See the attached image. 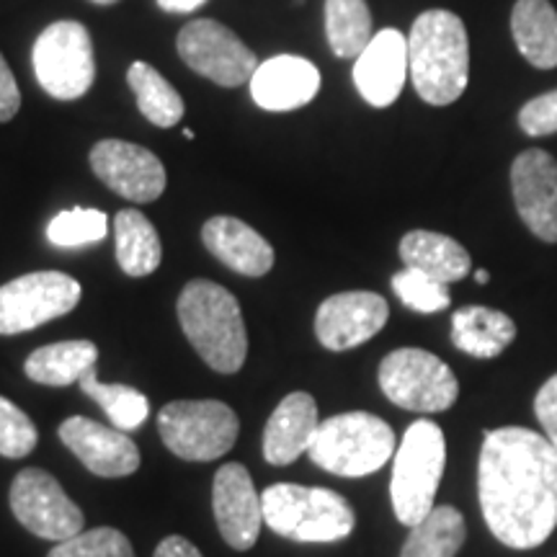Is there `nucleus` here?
Instances as JSON below:
<instances>
[{
  "label": "nucleus",
  "instance_id": "22",
  "mask_svg": "<svg viewBox=\"0 0 557 557\" xmlns=\"http://www.w3.org/2000/svg\"><path fill=\"white\" fill-rule=\"evenodd\" d=\"M517 338V323L506 312L468 305L451 315V344L475 359H496Z\"/></svg>",
  "mask_w": 557,
  "mask_h": 557
},
{
  "label": "nucleus",
  "instance_id": "34",
  "mask_svg": "<svg viewBox=\"0 0 557 557\" xmlns=\"http://www.w3.org/2000/svg\"><path fill=\"white\" fill-rule=\"evenodd\" d=\"M39 442V431L16 403L0 395V457L21 459L32 455Z\"/></svg>",
  "mask_w": 557,
  "mask_h": 557
},
{
  "label": "nucleus",
  "instance_id": "12",
  "mask_svg": "<svg viewBox=\"0 0 557 557\" xmlns=\"http://www.w3.org/2000/svg\"><path fill=\"white\" fill-rule=\"evenodd\" d=\"M176 47L181 60L194 73L205 75V78L225 88H238L243 83H250L259 70V58L243 45L238 34L212 18H197L186 24L178 34Z\"/></svg>",
  "mask_w": 557,
  "mask_h": 557
},
{
  "label": "nucleus",
  "instance_id": "35",
  "mask_svg": "<svg viewBox=\"0 0 557 557\" xmlns=\"http://www.w3.org/2000/svg\"><path fill=\"white\" fill-rule=\"evenodd\" d=\"M519 127L529 137H545L557 132V90L534 96L519 111Z\"/></svg>",
  "mask_w": 557,
  "mask_h": 557
},
{
  "label": "nucleus",
  "instance_id": "29",
  "mask_svg": "<svg viewBox=\"0 0 557 557\" xmlns=\"http://www.w3.org/2000/svg\"><path fill=\"white\" fill-rule=\"evenodd\" d=\"M325 37L338 60H357L374 37L367 0H325Z\"/></svg>",
  "mask_w": 557,
  "mask_h": 557
},
{
  "label": "nucleus",
  "instance_id": "2",
  "mask_svg": "<svg viewBox=\"0 0 557 557\" xmlns=\"http://www.w3.org/2000/svg\"><path fill=\"white\" fill-rule=\"evenodd\" d=\"M408 67L416 94L431 107H449L470 81V41L462 18L431 9L408 34Z\"/></svg>",
  "mask_w": 557,
  "mask_h": 557
},
{
  "label": "nucleus",
  "instance_id": "36",
  "mask_svg": "<svg viewBox=\"0 0 557 557\" xmlns=\"http://www.w3.org/2000/svg\"><path fill=\"white\" fill-rule=\"evenodd\" d=\"M534 413H537L540 426L545 429L547 442L557 451V374L540 387L537 398H534Z\"/></svg>",
  "mask_w": 557,
  "mask_h": 557
},
{
  "label": "nucleus",
  "instance_id": "39",
  "mask_svg": "<svg viewBox=\"0 0 557 557\" xmlns=\"http://www.w3.org/2000/svg\"><path fill=\"white\" fill-rule=\"evenodd\" d=\"M205 3L207 0H158V5L165 13H194Z\"/></svg>",
  "mask_w": 557,
  "mask_h": 557
},
{
  "label": "nucleus",
  "instance_id": "24",
  "mask_svg": "<svg viewBox=\"0 0 557 557\" xmlns=\"http://www.w3.org/2000/svg\"><path fill=\"white\" fill-rule=\"evenodd\" d=\"M99 361V348L94 341H60L41 346L29 354L24 372L37 385L67 387L81 382Z\"/></svg>",
  "mask_w": 557,
  "mask_h": 557
},
{
  "label": "nucleus",
  "instance_id": "7",
  "mask_svg": "<svg viewBox=\"0 0 557 557\" xmlns=\"http://www.w3.org/2000/svg\"><path fill=\"white\" fill-rule=\"evenodd\" d=\"M158 434L178 459L212 462L235 447L240 421L222 400H176L158 413Z\"/></svg>",
  "mask_w": 557,
  "mask_h": 557
},
{
  "label": "nucleus",
  "instance_id": "30",
  "mask_svg": "<svg viewBox=\"0 0 557 557\" xmlns=\"http://www.w3.org/2000/svg\"><path fill=\"white\" fill-rule=\"evenodd\" d=\"M78 385L90 400L99 403L109 421L114 423V429L120 431H135L143 426L150 413V400L139 389L129 385H107L96 377V369H90Z\"/></svg>",
  "mask_w": 557,
  "mask_h": 557
},
{
  "label": "nucleus",
  "instance_id": "8",
  "mask_svg": "<svg viewBox=\"0 0 557 557\" xmlns=\"http://www.w3.org/2000/svg\"><path fill=\"white\" fill-rule=\"evenodd\" d=\"M380 387L389 403L416 413H442L457 403L455 372L423 348H395L380 364Z\"/></svg>",
  "mask_w": 557,
  "mask_h": 557
},
{
  "label": "nucleus",
  "instance_id": "41",
  "mask_svg": "<svg viewBox=\"0 0 557 557\" xmlns=\"http://www.w3.org/2000/svg\"><path fill=\"white\" fill-rule=\"evenodd\" d=\"M90 3H96V5H114V3H120V0H90Z\"/></svg>",
  "mask_w": 557,
  "mask_h": 557
},
{
  "label": "nucleus",
  "instance_id": "9",
  "mask_svg": "<svg viewBox=\"0 0 557 557\" xmlns=\"http://www.w3.org/2000/svg\"><path fill=\"white\" fill-rule=\"evenodd\" d=\"M34 75L39 86L58 101L86 96L96 78V60L90 34L78 21H58L34 41Z\"/></svg>",
  "mask_w": 557,
  "mask_h": 557
},
{
  "label": "nucleus",
  "instance_id": "25",
  "mask_svg": "<svg viewBox=\"0 0 557 557\" xmlns=\"http://www.w3.org/2000/svg\"><path fill=\"white\" fill-rule=\"evenodd\" d=\"M511 34L529 65L557 67V11L549 0H519L511 11Z\"/></svg>",
  "mask_w": 557,
  "mask_h": 557
},
{
  "label": "nucleus",
  "instance_id": "21",
  "mask_svg": "<svg viewBox=\"0 0 557 557\" xmlns=\"http://www.w3.org/2000/svg\"><path fill=\"white\" fill-rule=\"evenodd\" d=\"M201 240L214 259L243 276H267L274 267L271 243L238 218L220 214V218L207 220L201 227Z\"/></svg>",
  "mask_w": 557,
  "mask_h": 557
},
{
  "label": "nucleus",
  "instance_id": "3",
  "mask_svg": "<svg viewBox=\"0 0 557 557\" xmlns=\"http://www.w3.org/2000/svg\"><path fill=\"white\" fill-rule=\"evenodd\" d=\"M178 320L194 351L220 374L240 372L248 357V333L240 302L225 287L194 278L178 297Z\"/></svg>",
  "mask_w": 557,
  "mask_h": 557
},
{
  "label": "nucleus",
  "instance_id": "11",
  "mask_svg": "<svg viewBox=\"0 0 557 557\" xmlns=\"http://www.w3.org/2000/svg\"><path fill=\"white\" fill-rule=\"evenodd\" d=\"M11 511L18 524L29 529L34 537L65 542L83 532L86 517L81 506L62 491V485L47 470L26 468L13 478Z\"/></svg>",
  "mask_w": 557,
  "mask_h": 557
},
{
  "label": "nucleus",
  "instance_id": "13",
  "mask_svg": "<svg viewBox=\"0 0 557 557\" xmlns=\"http://www.w3.org/2000/svg\"><path fill=\"white\" fill-rule=\"evenodd\" d=\"M90 169L111 191L135 205H148L165 191L163 163L143 145L101 139L90 150Z\"/></svg>",
  "mask_w": 557,
  "mask_h": 557
},
{
  "label": "nucleus",
  "instance_id": "6",
  "mask_svg": "<svg viewBox=\"0 0 557 557\" xmlns=\"http://www.w3.org/2000/svg\"><path fill=\"white\" fill-rule=\"evenodd\" d=\"M447 465L444 431L429 418L410 423L395 451L389 498L400 524L416 527L434 508V498Z\"/></svg>",
  "mask_w": 557,
  "mask_h": 557
},
{
  "label": "nucleus",
  "instance_id": "20",
  "mask_svg": "<svg viewBox=\"0 0 557 557\" xmlns=\"http://www.w3.org/2000/svg\"><path fill=\"white\" fill-rule=\"evenodd\" d=\"M318 403L308 393H289L271 413L263 431V457L269 465H292L308 455L318 434Z\"/></svg>",
  "mask_w": 557,
  "mask_h": 557
},
{
  "label": "nucleus",
  "instance_id": "42",
  "mask_svg": "<svg viewBox=\"0 0 557 557\" xmlns=\"http://www.w3.org/2000/svg\"><path fill=\"white\" fill-rule=\"evenodd\" d=\"M295 3H305V0H295Z\"/></svg>",
  "mask_w": 557,
  "mask_h": 557
},
{
  "label": "nucleus",
  "instance_id": "15",
  "mask_svg": "<svg viewBox=\"0 0 557 557\" xmlns=\"http://www.w3.org/2000/svg\"><path fill=\"white\" fill-rule=\"evenodd\" d=\"M389 308L377 292H341L325 299L315 315V336L329 351H348L385 329Z\"/></svg>",
  "mask_w": 557,
  "mask_h": 557
},
{
  "label": "nucleus",
  "instance_id": "37",
  "mask_svg": "<svg viewBox=\"0 0 557 557\" xmlns=\"http://www.w3.org/2000/svg\"><path fill=\"white\" fill-rule=\"evenodd\" d=\"M21 109V90L13 78L9 62L0 54V124L11 122Z\"/></svg>",
  "mask_w": 557,
  "mask_h": 557
},
{
  "label": "nucleus",
  "instance_id": "23",
  "mask_svg": "<svg viewBox=\"0 0 557 557\" xmlns=\"http://www.w3.org/2000/svg\"><path fill=\"white\" fill-rule=\"evenodd\" d=\"M400 259L408 269L423 271L442 284L462 282L472 271L468 250L449 235L431 230H410L400 240Z\"/></svg>",
  "mask_w": 557,
  "mask_h": 557
},
{
  "label": "nucleus",
  "instance_id": "38",
  "mask_svg": "<svg viewBox=\"0 0 557 557\" xmlns=\"http://www.w3.org/2000/svg\"><path fill=\"white\" fill-rule=\"evenodd\" d=\"M152 557H205L199 553L197 547L191 545L186 537H178V534H171V537H165L160 542L156 555Z\"/></svg>",
  "mask_w": 557,
  "mask_h": 557
},
{
  "label": "nucleus",
  "instance_id": "1",
  "mask_svg": "<svg viewBox=\"0 0 557 557\" xmlns=\"http://www.w3.org/2000/svg\"><path fill=\"white\" fill-rule=\"evenodd\" d=\"M483 519L500 545L534 549L557 529V451L524 426L485 431L478 462Z\"/></svg>",
  "mask_w": 557,
  "mask_h": 557
},
{
  "label": "nucleus",
  "instance_id": "33",
  "mask_svg": "<svg viewBox=\"0 0 557 557\" xmlns=\"http://www.w3.org/2000/svg\"><path fill=\"white\" fill-rule=\"evenodd\" d=\"M47 557H135V549L120 529L99 527L58 542Z\"/></svg>",
  "mask_w": 557,
  "mask_h": 557
},
{
  "label": "nucleus",
  "instance_id": "40",
  "mask_svg": "<svg viewBox=\"0 0 557 557\" xmlns=\"http://www.w3.org/2000/svg\"><path fill=\"white\" fill-rule=\"evenodd\" d=\"M487 278H491V274H487L485 269H478V271H475V282H478V284H487Z\"/></svg>",
  "mask_w": 557,
  "mask_h": 557
},
{
  "label": "nucleus",
  "instance_id": "4",
  "mask_svg": "<svg viewBox=\"0 0 557 557\" xmlns=\"http://www.w3.org/2000/svg\"><path fill=\"white\" fill-rule=\"evenodd\" d=\"M261 500L263 524L295 542H338L357 527L351 504L329 487L278 483L267 487Z\"/></svg>",
  "mask_w": 557,
  "mask_h": 557
},
{
  "label": "nucleus",
  "instance_id": "31",
  "mask_svg": "<svg viewBox=\"0 0 557 557\" xmlns=\"http://www.w3.org/2000/svg\"><path fill=\"white\" fill-rule=\"evenodd\" d=\"M109 233V218L101 209L75 207L54 214V220L47 225V238L58 248H81L99 243Z\"/></svg>",
  "mask_w": 557,
  "mask_h": 557
},
{
  "label": "nucleus",
  "instance_id": "27",
  "mask_svg": "<svg viewBox=\"0 0 557 557\" xmlns=\"http://www.w3.org/2000/svg\"><path fill=\"white\" fill-rule=\"evenodd\" d=\"M468 540L465 517L455 506H434L431 511L410 527L400 557H457Z\"/></svg>",
  "mask_w": 557,
  "mask_h": 557
},
{
  "label": "nucleus",
  "instance_id": "18",
  "mask_svg": "<svg viewBox=\"0 0 557 557\" xmlns=\"http://www.w3.org/2000/svg\"><path fill=\"white\" fill-rule=\"evenodd\" d=\"M408 73V37L398 29H382L357 58L354 83L369 107L385 109L398 101Z\"/></svg>",
  "mask_w": 557,
  "mask_h": 557
},
{
  "label": "nucleus",
  "instance_id": "5",
  "mask_svg": "<svg viewBox=\"0 0 557 557\" xmlns=\"http://www.w3.org/2000/svg\"><path fill=\"white\" fill-rule=\"evenodd\" d=\"M308 455L331 475L364 478L395 457V431L364 410L338 413L320 423Z\"/></svg>",
  "mask_w": 557,
  "mask_h": 557
},
{
  "label": "nucleus",
  "instance_id": "19",
  "mask_svg": "<svg viewBox=\"0 0 557 557\" xmlns=\"http://www.w3.org/2000/svg\"><path fill=\"white\" fill-rule=\"evenodd\" d=\"M318 90V67L297 54H276V58L261 62L250 78V96L267 111H295L308 107Z\"/></svg>",
  "mask_w": 557,
  "mask_h": 557
},
{
  "label": "nucleus",
  "instance_id": "16",
  "mask_svg": "<svg viewBox=\"0 0 557 557\" xmlns=\"http://www.w3.org/2000/svg\"><path fill=\"white\" fill-rule=\"evenodd\" d=\"M511 191L529 233L557 243V160L540 148L521 152L511 165Z\"/></svg>",
  "mask_w": 557,
  "mask_h": 557
},
{
  "label": "nucleus",
  "instance_id": "17",
  "mask_svg": "<svg viewBox=\"0 0 557 557\" xmlns=\"http://www.w3.org/2000/svg\"><path fill=\"white\" fill-rule=\"evenodd\" d=\"M62 444L99 478H127L139 468V449L127 431L109 429L90 418L73 416L60 423Z\"/></svg>",
  "mask_w": 557,
  "mask_h": 557
},
{
  "label": "nucleus",
  "instance_id": "26",
  "mask_svg": "<svg viewBox=\"0 0 557 557\" xmlns=\"http://www.w3.org/2000/svg\"><path fill=\"white\" fill-rule=\"evenodd\" d=\"M116 261L127 276H150L163 261L158 230L139 209H122L114 220Z\"/></svg>",
  "mask_w": 557,
  "mask_h": 557
},
{
  "label": "nucleus",
  "instance_id": "28",
  "mask_svg": "<svg viewBox=\"0 0 557 557\" xmlns=\"http://www.w3.org/2000/svg\"><path fill=\"white\" fill-rule=\"evenodd\" d=\"M127 83L137 99V109L156 127L171 129L184 120L186 109L181 94L148 62H132L127 70Z\"/></svg>",
  "mask_w": 557,
  "mask_h": 557
},
{
  "label": "nucleus",
  "instance_id": "32",
  "mask_svg": "<svg viewBox=\"0 0 557 557\" xmlns=\"http://www.w3.org/2000/svg\"><path fill=\"white\" fill-rule=\"evenodd\" d=\"M449 284L436 282L434 276L423 274L416 269H403L393 276V292L406 308L431 315V312H442L451 305Z\"/></svg>",
  "mask_w": 557,
  "mask_h": 557
},
{
  "label": "nucleus",
  "instance_id": "14",
  "mask_svg": "<svg viewBox=\"0 0 557 557\" xmlns=\"http://www.w3.org/2000/svg\"><path fill=\"white\" fill-rule=\"evenodd\" d=\"M212 508L222 540L246 553L259 542L263 521V500L256 491L246 465H222L212 483Z\"/></svg>",
  "mask_w": 557,
  "mask_h": 557
},
{
  "label": "nucleus",
  "instance_id": "10",
  "mask_svg": "<svg viewBox=\"0 0 557 557\" xmlns=\"http://www.w3.org/2000/svg\"><path fill=\"white\" fill-rule=\"evenodd\" d=\"M81 284L62 271H34L0 287V336L39 329L78 308Z\"/></svg>",
  "mask_w": 557,
  "mask_h": 557
}]
</instances>
